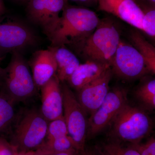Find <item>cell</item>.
Here are the masks:
<instances>
[{
	"mask_svg": "<svg viewBox=\"0 0 155 155\" xmlns=\"http://www.w3.org/2000/svg\"><path fill=\"white\" fill-rule=\"evenodd\" d=\"M51 47L54 53L58 66L56 75L61 83L66 82L79 66L80 62L73 52L67 47Z\"/></svg>",
	"mask_w": 155,
	"mask_h": 155,
	"instance_id": "obj_16",
	"label": "cell"
},
{
	"mask_svg": "<svg viewBox=\"0 0 155 155\" xmlns=\"http://www.w3.org/2000/svg\"><path fill=\"white\" fill-rule=\"evenodd\" d=\"M52 155H81V152L76 149H72L67 151L58 153Z\"/></svg>",
	"mask_w": 155,
	"mask_h": 155,
	"instance_id": "obj_26",
	"label": "cell"
},
{
	"mask_svg": "<svg viewBox=\"0 0 155 155\" xmlns=\"http://www.w3.org/2000/svg\"><path fill=\"white\" fill-rule=\"evenodd\" d=\"M98 9L112 14L142 31V8L137 0H97Z\"/></svg>",
	"mask_w": 155,
	"mask_h": 155,
	"instance_id": "obj_12",
	"label": "cell"
},
{
	"mask_svg": "<svg viewBox=\"0 0 155 155\" xmlns=\"http://www.w3.org/2000/svg\"><path fill=\"white\" fill-rule=\"evenodd\" d=\"M28 19L39 26L48 38L60 20V13L68 4L67 0H28Z\"/></svg>",
	"mask_w": 155,
	"mask_h": 155,
	"instance_id": "obj_10",
	"label": "cell"
},
{
	"mask_svg": "<svg viewBox=\"0 0 155 155\" xmlns=\"http://www.w3.org/2000/svg\"><path fill=\"white\" fill-rule=\"evenodd\" d=\"M100 20L94 11L67 4L55 28L48 37L51 46H65L72 49L91 35Z\"/></svg>",
	"mask_w": 155,
	"mask_h": 155,
	"instance_id": "obj_1",
	"label": "cell"
},
{
	"mask_svg": "<svg viewBox=\"0 0 155 155\" xmlns=\"http://www.w3.org/2000/svg\"><path fill=\"white\" fill-rule=\"evenodd\" d=\"M18 155H28L27 154L25 153H22Z\"/></svg>",
	"mask_w": 155,
	"mask_h": 155,
	"instance_id": "obj_33",
	"label": "cell"
},
{
	"mask_svg": "<svg viewBox=\"0 0 155 155\" xmlns=\"http://www.w3.org/2000/svg\"><path fill=\"white\" fill-rule=\"evenodd\" d=\"M113 73L110 67L96 80L78 91V101L87 115L90 116L94 113L105 98Z\"/></svg>",
	"mask_w": 155,
	"mask_h": 155,
	"instance_id": "obj_11",
	"label": "cell"
},
{
	"mask_svg": "<svg viewBox=\"0 0 155 155\" xmlns=\"http://www.w3.org/2000/svg\"><path fill=\"white\" fill-rule=\"evenodd\" d=\"M38 37L30 26L15 17H0V54L19 52L37 44Z\"/></svg>",
	"mask_w": 155,
	"mask_h": 155,
	"instance_id": "obj_5",
	"label": "cell"
},
{
	"mask_svg": "<svg viewBox=\"0 0 155 155\" xmlns=\"http://www.w3.org/2000/svg\"><path fill=\"white\" fill-rule=\"evenodd\" d=\"M69 1V0H67ZM72 2H75L76 3H83V4H89L93 2H97V0H69Z\"/></svg>",
	"mask_w": 155,
	"mask_h": 155,
	"instance_id": "obj_29",
	"label": "cell"
},
{
	"mask_svg": "<svg viewBox=\"0 0 155 155\" xmlns=\"http://www.w3.org/2000/svg\"><path fill=\"white\" fill-rule=\"evenodd\" d=\"M41 106L40 112L48 122L64 117L61 83L54 75L40 88Z\"/></svg>",
	"mask_w": 155,
	"mask_h": 155,
	"instance_id": "obj_13",
	"label": "cell"
},
{
	"mask_svg": "<svg viewBox=\"0 0 155 155\" xmlns=\"http://www.w3.org/2000/svg\"><path fill=\"white\" fill-rule=\"evenodd\" d=\"M137 99L147 110L152 111L155 108V80L148 79L142 83L134 93Z\"/></svg>",
	"mask_w": 155,
	"mask_h": 155,
	"instance_id": "obj_19",
	"label": "cell"
},
{
	"mask_svg": "<svg viewBox=\"0 0 155 155\" xmlns=\"http://www.w3.org/2000/svg\"><path fill=\"white\" fill-rule=\"evenodd\" d=\"M75 149L72 140L67 135L44 142L38 148L35 155H52Z\"/></svg>",
	"mask_w": 155,
	"mask_h": 155,
	"instance_id": "obj_18",
	"label": "cell"
},
{
	"mask_svg": "<svg viewBox=\"0 0 155 155\" xmlns=\"http://www.w3.org/2000/svg\"><path fill=\"white\" fill-rule=\"evenodd\" d=\"M140 1V2L144 3L151 5L155 6V0H139Z\"/></svg>",
	"mask_w": 155,
	"mask_h": 155,
	"instance_id": "obj_30",
	"label": "cell"
},
{
	"mask_svg": "<svg viewBox=\"0 0 155 155\" xmlns=\"http://www.w3.org/2000/svg\"><path fill=\"white\" fill-rule=\"evenodd\" d=\"M128 145L136 150L140 155H155V139L153 137L143 143L140 142Z\"/></svg>",
	"mask_w": 155,
	"mask_h": 155,
	"instance_id": "obj_24",
	"label": "cell"
},
{
	"mask_svg": "<svg viewBox=\"0 0 155 155\" xmlns=\"http://www.w3.org/2000/svg\"><path fill=\"white\" fill-rule=\"evenodd\" d=\"M68 135V130L64 117L49 122L46 137L53 140Z\"/></svg>",
	"mask_w": 155,
	"mask_h": 155,
	"instance_id": "obj_23",
	"label": "cell"
},
{
	"mask_svg": "<svg viewBox=\"0 0 155 155\" xmlns=\"http://www.w3.org/2000/svg\"><path fill=\"white\" fill-rule=\"evenodd\" d=\"M16 1H19V2H27V1L28 0H16Z\"/></svg>",
	"mask_w": 155,
	"mask_h": 155,
	"instance_id": "obj_31",
	"label": "cell"
},
{
	"mask_svg": "<svg viewBox=\"0 0 155 155\" xmlns=\"http://www.w3.org/2000/svg\"><path fill=\"white\" fill-rule=\"evenodd\" d=\"M28 63L31 68L32 77L37 88H40L57 73V62L51 46L47 49L35 52Z\"/></svg>",
	"mask_w": 155,
	"mask_h": 155,
	"instance_id": "obj_14",
	"label": "cell"
},
{
	"mask_svg": "<svg viewBox=\"0 0 155 155\" xmlns=\"http://www.w3.org/2000/svg\"><path fill=\"white\" fill-rule=\"evenodd\" d=\"M61 88L63 97V116L67 125L68 136L75 148L81 152L85 149L84 145L87 138V115L65 82L61 83Z\"/></svg>",
	"mask_w": 155,
	"mask_h": 155,
	"instance_id": "obj_7",
	"label": "cell"
},
{
	"mask_svg": "<svg viewBox=\"0 0 155 155\" xmlns=\"http://www.w3.org/2000/svg\"><path fill=\"white\" fill-rule=\"evenodd\" d=\"M132 45L137 50L145 61L148 72L155 73V48L139 31H131L129 35Z\"/></svg>",
	"mask_w": 155,
	"mask_h": 155,
	"instance_id": "obj_17",
	"label": "cell"
},
{
	"mask_svg": "<svg viewBox=\"0 0 155 155\" xmlns=\"http://www.w3.org/2000/svg\"><path fill=\"white\" fill-rule=\"evenodd\" d=\"M111 125L110 135L114 141L128 144L141 142L153 128L152 120L148 114L128 103L116 115Z\"/></svg>",
	"mask_w": 155,
	"mask_h": 155,
	"instance_id": "obj_4",
	"label": "cell"
},
{
	"mask_svg": "<svg viewBox=\"0 0 155 155\" xmlns=\"http://www.w3.org/2000/svg\"><path fill=\"white\" fill-rule=\"evenodd\" d=\"M37 89L28 63L22 53L12 54L8 66L0 67V91L14 104L31 97Z\"/></svg>",
	"mask_w": 155,
	"mask_h": 155,
	"instance_id": "obj_3",
	"label": "cell"
},
{
	"mask_svg": "<svg viewBox=\"0 0 155 155\" xmlns=\"http://www.w3.org/2000/svg\"><path fill=\"white\" fill-rule=\"evenodd\" d=\"M110 67L109 64L87 61L79 65L67 81L71 87L78 91L96 80Z\"/></svg>",
	"mask_w": 155,
	"mask_h": 155,
	"instance_id": "obj_15",
	"label": "cell"
},
{
	"mask_svg": "<svg viewBox=\"0 0 155 155\" xmlns=\"http://www.w3.org/2000/svg\"><path fill=\"white\" fill-rule=\"evenodd\" d=\"M101 153L102 155H140L129 145L124 146L121 143L115 141L104 144Z\"/></svg>",
	"mask_w": 155,
	"mask_h": 155,
	"instance_id": "obj_22",
	"label": "cell"
},
{
	"mask_svg": "<svg viewBox=\"0 0 155 155\" xmlns=\"http://www.w3.org/2000/svg\"><path fill=\"white\" fill-rule=\"evenodd\" d=\"M6 8L3 0H0V17L5 15V13Z\"/></svg>",
	"mask_w": 155,
	"mask_h": 155,
	"instance_id": "obj_28",
	"label": "cell"
},
{
	"mask_svg": "<svg viewBox=\"0 0 155 155\" xmlns=\"http://www.w3.org/2000/svg\"><path fill=\"white\" fill-rule=\"evenodd\" d=\"M14 103L0 91V132L5 130L14 119Z\"/></svg>",
	"mask_w": 155,
	"mask_h": 155,
	"instance_id": "obj_20",
	"label": "cell"
},
{
	"mask_svg": "<svg viewBox=\"0 0 155 155\" xmlns=\"http://www.w3.org/2000/svg\"><path fill=\"white\" fill-rule=\"evenodd\" d=\"M3 59V56L1 55V54H0V64H1V61H2V60Z\"/></svg>",
	"mask_w": 155,
	"mask_h": 155,
	"instance_id": "obj_32",
	"label": "cell"
},
{
	"mask_svg": "<svg viewBox=\"0 0 155 155\" xmlns=\"http://www.w3.org/2000/svg\"><path fill=\"white\" fill-rule=\"evenodd\" d=\"M14 148H15L12 145L9 144L5 140L0 137V155H16Z\"/></svg>",
	"mask_w": 155,
	"mask_h": 155,
	"instance_id": "obj_25",
	"label": "cell"
},
{
	"mask_svg": "<svg viewBox=\"0 0 155 155\" xmlns=\"http://www.w3.org/2000/svg\"><path fill=\"white\" fill-rule=\"evenodd\" d=\"M48 123L40 112L27 111L15 127L12 145L22 153L38 148L46 137Z\"/></svg>",
	"mask_w": 155,
	"mask_h": 155,
	"instance_id": "obj_6",
	"label": "cell"
},
{
	"mask_svg": "<svg viewBox=\"0 0 155 155\" xmlns=\"http://www.w3.org/2000/svg\"><path fill=\"white\" fill-rule=\"evenodd\" d=\"M81 155H102L101 152L99 153L91 149H85L81 152Z\"/></svg>",
	"mask_w": 155,
	"mask_h": 155,
	"instance_id": "obj_27",
	"label": "cell"
},
{
	"mask_svg": "<svg viewBox=\"0 0 155 155\" xmlns=\"http://www.w3.org/2000/svg\"><path fill=\"white\" fill-rule=\"evenodd\" d=\"M113 73L127 80L137 79L148 72L145 61L132 45L120 40L111 64Z\"/></svg>",
	"mask_w": 155,
	"mask_h": 155,
	"instance_id": "obj_9",
	"label": "cell"
},
{
	"mask_svg": "<svg viewBox=\"0 0 155 155\" xmlns=\"http://www.w3.org/2000/svg\"><path fill=\"white\" fill-rule=\"evenodd\" d=\"M127 90L116 87L108 92L99 108L88 119L87 137L95 136L110 125L116 115L127 102Z\"/></svg>",
	"mask_w": 155,
	"mask_h": 155,
	"instance_id": "obj_8",
	"label": "cell"
},
{
	"mask_svg": "<svg viewBox=\"0 0 155 155\" xmlns=\"http://www.w3.org/2000/svg\"><path fill=\"white\" fill-rule=\"evenodd\" d=\"M121 38L118 28L109 19L100 20L91 35L72 49L87 61L109 64L111 63Z\"/></svg>",
	"mask_w": 155,
	"mask_h": 155,
	"instance_id": "obj_2",
	"label": "cell"
},
{
	"mask_svg": "<svg viewBox=\"0 0 155 155\" xmlns=\"http://www.w3.org/2000/svg\"><path fill=\"white\" fill-rule=\"evenodd\" d=\"M143 12L141 21L142 31L153 39L155 37V6L139 2Z\"/></svg>",
	"mask_w": 155,
	"mask_h": 155,
	"instance_id": "obj_21",
	"label": "cell"
}]
</instances>
